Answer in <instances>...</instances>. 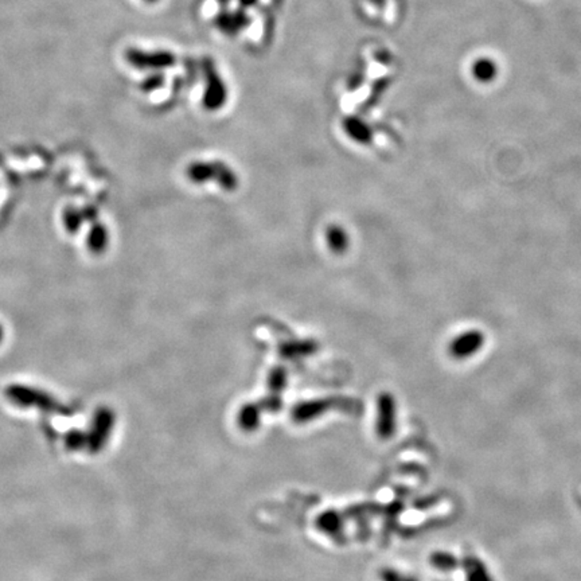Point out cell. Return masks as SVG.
<instances>
[{
	"label": "cell",
	"mask_w": 581,
	"mask_h": 581,
	"mask_svg": "<svg viewBox=\"0 0 581 581\" xmlns=\"http://www.w3.org/2000/svg\"><path fill=\"white\" fill-rule=\"evenodd\" d=\"M6 397L8 401L22 408H38L42 412L57 413V415H70L72 410L65 406L46 392L26 387V385H10L6 389Z\"/></svg>",
	"instance_id": "obj_1"
},
{
	"label": "cell",
	"mask_w": 581,
	"mask_h": 581,
	"mask_svg": "<svg viewBox=\"0 0 581 581\" xmlns=\"http://www.w3.org/2000/svg\"><path fill=\"white\" fill-rule=\"evenodd\" d=\"M113 416L108 409H100L95 416L92 432L88 435V447L96 452L105 444V440L112 428Z\"/></svg>",
	"instance_id": "obj_2"
},
{
	"label": "cell",
	"mask_w": 581,
	"mask_h": 581,
	"mask_svg": "<svg viewBox=\"0 0 581 581\" xmlns=\"http://www.w3.org/2000/svg\"><path fill=\"white\" fill-rule=\"evenodd\" d=\"M483 342V335L479 331H466L462 335L453 340L452 343V353L458 356H467L471 353H475Z\"/></svg>",
	"instance_id": "obj_3"
},
{
	"label": "cell",
	"mask_w": 581,
	"mask_h": 581,
	"mask_svg": "<svg viewBox=\"0 0 581 581\" xmlns=\"http://www.w3.org/2000/svg\"><path fill=\"white\" fill-rule=\"evenodd\" d=\"M498 72V64L490 57H481L471 65L472 77L482 84L493 82L497 79Z\"/></svg>",
	"instance_id": "obj_4"
},
{
	"label": "cell",
	"mask_w": 581,
	"mask_h": 581,
	"mask_svg": "<svg viewBox=\"0 0 581 581\" xmlns=\"http://www.w3.org/2000/svg\"><path fill=\"white\" fill-rule=\"evenodd\" d=\"M65 446L70 451H77L82 447L88 446V435L84 434L80 429H70L65 435Z\"/></svg>",
	"instance_id": "obj_5"
},
{
	"label": "cell",
	"mask_w": 581,
	"mask_h": 581,
	"mask_svg": "<svg viewBox=\"0 0 581 581\" xmlns=\"http://www.w3.org/2000/svg\"><path fill=\"white\" fill-rule=\"evenodd\" d=\"M64 222L69 232H74L79 229V225H80V217L74 211L67 210L65 213Z\"/></svg>",
	"instance_id": "obj_6"
},
{
	"label": "cell",
	"mask_w": 581,
	"mask_h": 581,
	"mask_svg": "<svg viewBox=\"0 0 581 581\" xmlns=\"http://www.w3.org/2000/svg\"><path fill=\"white\" fill-rule=\"evenodd\" d=\"M1 339H3V328H1V326H0V342H1Z\"/></svg>",
	"instance_id": "obj_7"
}]
</instances>
